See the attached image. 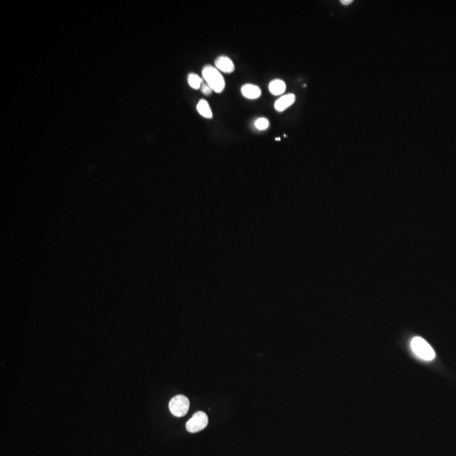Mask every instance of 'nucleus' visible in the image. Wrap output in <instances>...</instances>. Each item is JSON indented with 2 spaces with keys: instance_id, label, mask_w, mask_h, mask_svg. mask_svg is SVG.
<instances>
[{
  "instance_id": "nucleus-4",
  "label": "nucleus",
  "mask_w": 456,
  "mask_h": 456,
  "mask_svg": "<svg viewBox=\"0 0 456 456\" xmlns=\"http://www.w3.org/2000/svg\"><path fill=\"white\" fill-rule=\"evenodd\" d=\"M208 416L204 411H197L186 423V429L189 433H194L205 429L208 425Z\"/></svg>"
},
{
  "instance_id": "nucleus-13",
  "label": "nucleus",
  "mask_w": 456,
  "mask_h": 456,
  "mask_svg": "<svg viewBox=\"0 0 456 456\" xmlns=\"http://www.w3.org/2000/svg\"><path fill=\"white\" fill-rule=\"evenodd\" d=\"M352 3V0H342V3L344 5H348L350 3Z\"/></svg>"
},
{
  "instance_id": "nucleus-8",
  "label": "nucleus",
  "mask_w": 456,
  "mask_h": 456,
  "mask_svg": "<svg viewBox=\"0 0 456 456\" xmlns=\"http://www.w3.org/2000/svg\"><path fill=\"white\" fill-rule=\"evenodd\" d=\"M269 90L272 93V95L274 96H279L285 92L286 91V83L283 80L280 79L272 80V82L269 85Z\"/></svg>"
},
{
  "instance_id": "nucleus-7",
  "label": "nucleus",
  "mask_w": 456,
  "mask_h": 456,
  "mask_svg": "<svg viewBox=\"0 0 456 456\" xmlns=\"http://www.w3.org/2000/svg\"><path fill=\"white\" fill-rule=\"evenodd\" d=\"M241 92L243 94L244 97L248 99H257L261 96V90L259 87H257L253 84H245L242 88H241Z\"/></svg>"
},
{
  "instance_id": "nucleus-9",
  "label": "nucleus",
  "mask_w": 456,
  "mask_h": 456,
  "mask_svg": "<svg viewBox=\"0 0 456 456\" xmlns=\"http://www.w3.org/2000/svg\"><path fill=\"white\" fill-rule=\"evenodd\" d=\"M197 110L199 114H201V116H203L204 117H205V118H211L212 117V112L210 109V105L205 100H201L200 102H198Z\"/></svg>"
},
{
  "instance_id": "nucleus-5",
  "label": "nucleus",
  "mask_w": 456,
  "mask_h": 456,
  "mask_svg": "<svg viewBox=\"0 0 456 456\" xmlns=\"http://www.w3.org/2000/svg\"><path fill=\"white\" fill-rule=\"evenodd\" d=\"M296 101V96L294 94H287L277 99L274 102V109L277 112H283L293 105Z\"/></svg>"
},
{
  "instance_id": "nucleus-12",
  "label": "nucleus",
  "mask_w": 456,
  "mask_h": 456,
  "mask_svg": "<svg viewBox=\"0 0 456 456\" xmlns=\"http://www.w3.org/2000/svg\"><path fill=\"white\" fill-rule=\"evenodd\" d=\"M201 91H202V93L205 94V95H206V96L210 95L213 91L212 88L207 83L202 84V86H201Z\"/></svg>"
},
{
  "instance_id": "nucleus-11",
  "label": "nucleus",
  "mask_w": 456,
  "mask_h": 456,
  "mask_svg": "<svg viewBox=\"0 0 456 456\" xmlns=\"http://www.w3.org/2000/svg\"><path fill=\"white\" fill-rule=\"evenodd\" d=\"M269 125H270V122L265 117H259L258 119H256L255 123H254V126L256 127L257 130H267Z\"/></svg>"
},
{
  "instance_id": "nucleus-2",
  "label": "nucleus",
  "mask_w": 456,
  "mask_h": 456,
  "mask_svg": "<svg viewBox=\"0 0 456 456\" xmlns=\"http://www.w3.org/2000/svg\"><path fill=\"white\" fill-rule=\"evenodd\" d=\"M410 347L416 356L422 360L432 361L434 359L435 352L433 349L422 337H414L410 342Z\"/></svg>"
},
{
  "instance_id": "nucleus-10",
  "label": "nucleus",
  "mask_w": 456,
  "mask_h": 456,
  "mask_svg": "<svg viewBox=\"0 0 456 456\" xmlns=\"http://www.w3.org/2000/svg\"><path fill=\"white\" fill-rule=\"evenodd\" d=\"M188 82L192 88L196 90L200 89L201 86H202V84H203L202 79L199 75L195 74H190L188 75Z\"/></svg>"
},
{
  "instance_id": "nucleus-6",
  "label": "nucleus",
  "mask_w": 456,
  "mask_h": 456,
  "mask_svg": "<svg viewBox=\"0 0 456 456\" xmlns=\"http://www.w3.org/2000/svg\"><path fill=\"white\" fill-rule=\"evenodd\" d=\"M216 68L224 73H232L235 70V65L233 62L227 56H220L215 61Z\"/></svg>"
},
{
  "instance_id": "nucleus-1",
  "label": "nucleus",
  "mask_w": 456,
  "mask_h": 456,
  "mask_svg": "<svg viewBox=\"0 0 456 456\" xmlns=\"http://www.w3.org/2000/svg\"><path fill=\"white\" fill-rule=\"evenodd\" d=\"M202 75L214 91L216 93L222 92L225 88V80L217 68L211 65H206L204 67Z\"/></svg>"
},
{
  "instance_id": "nucleus-3",
  "label": "nucleus",
  "mask_w": 456,
  "mask_h": 456,
  "mask_svg": "<svg viewBox=\"0 0 456 456\" xmlns=\"http://www.w3.org/2000/svg\"><path fill=\"white\" fill-rule=\"evenodd\" d=\"M189 401L184 395H176L170 401L169 410L173 416L182 417L188 413Z\"/></svg>"
}]
</instances>
